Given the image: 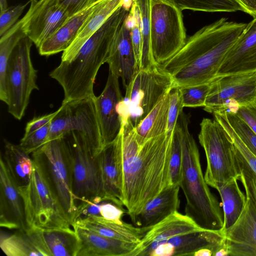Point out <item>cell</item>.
Instances as JSON below:
<instances>
[{
  "label": "cell",
  "mask_w": 256,
  "mask_h": 256,
  "mask_svg": "<svg viewBox=\"0 0 256 256\" xmlns=\"http://www.w3.org/2000/svg\"><path fill=\"white\" fill-rule=\"evenodd\" d=\"M122 202L135 224L146 204L169 185L172 136L166 132L140 144L130 118L122 124Z\"/></svg>",
  "instance_id": "1"
},
{
  "label": "cell",
  "mask_w": 256,
  "mask_h": 256,
  "mask_svg": "<svg viewBox=\"0 0 256 256\" xmlns=\"http://www.w3.org/2000/svg\"><path fill=\"white\" fill-rule=\"evenodd\" d=\"M246 26L222 18L186 39L181 49L161 66L176 86L211 82Z\"/></svg>",
  "instance_id": "2"
},
{
  "label": "cell",
  "mask_w": 256,
  "mask_h": 256,
  "mask_svg": "<svg viewBox=\"0 0 256 256\" xmlns=\"http://www.w3.org/2000/svg\"><path fill=\"white\" fill-rule=\"evenodd\" d=\"M190 122V115L182 112L176 124L181 139L182 162L179 186L186 200L185 214L203 229L221 230L224 224L223 212L204 180L198 148L189 131Z\"/></svg>",
  "instance_id": "3"
},
{
  "label": "cell",
  "mask_w": 256,
  "mask_h": 256,
  "mask_svg": "<svg viewBox=\"0 0 256 256\" xmlns=\"http://www.w3.org/2000/svg\"><path fill=\"white\" fill-rule=\"evenodd\" d=\"M112 37L99 29L70 58L61 60L50 76L62 86V102L94 96V84L100 66L106 62Z\"/></svg>",
  "instance_id": "4"
},
{
  "label": "cell",
  "mask_w": 256,
  "mask_h": 256,
  "mask_svg": "<svg viewBox=\"0 0 256 256\" xmlns=\"http://www.w3.org/2000/svg\"><path fill=\"white\" fill-rule=\"evenodd\" d=\"M174 86L172 76L160 66L138 70L125 88L118 104L122 120L130 118L135 128Z\"/></svg>",
  "instance_id": "5"
},
{
  "label": "cell",
  "mask_w": 256,
  "mask_h": 256,
  "mask_svg": "<svg viewBox=\"0 0 256 256\" xmlns=\"http://www.w3.org/2000/svg\"><path fill=\"white\" fill-rule=\"evenodd\" d=\"M34 162V169L29 182L18 188L24 202L28 230L72 228L70 219L40 166Z\"/></svg>",
  "instance_id": "6"
},
{
  "label": "cell",
  "mask_w": 256,
  "mask_h": 256,
  "mask_svg": "<svg viewBox=\"0 0 256 256\" xmlns=\"http://www.w3.org/2000/svg\"><path fill=\"white\" fill-rule=\"evenodd\" d=\"M200 126L198 140L206 158L204 178L207 184L217 190L232 178L239 180L241 172L229 134L215 119L204 118Z\"/></svg>",
  "instance_id": "7"
},
{
  "label": "cell",
  "mask_w": 256,
  "mask_h": 256,
  "mask_svg": "<svg viewBox=\"0 0 256 256\" xmlns=\"http://www.w3.org/2000/svg\"><path fill=\"white\" fill-rule=\"evenodd\" d=\"M32 154L72 224L77 205L72 188V155L66 137L48 141Z\"/></svg>",
  "instance_id": "8"
},
{
  "label": "cell",
  "mask_w": 256,
  "mask_h": 256,
  "mask_svg": "<svg viewBox=\"0 0 256 256\" xmlns=\"http://www.w3.org/2000/svg\"><path fill=\"white\" fill-rule=\"evenodd\" d=\"M95 96L62 102L51 121L47 142L68 132H76L90 155L94 158L104 147Z\"/></svg>",
  "instance_id": "9"
},
{
  "label": "cell",
  "mask_w": 256,
  "mask_h": 256,
  "mask_svg": "<svg viewBox=\"0 0 256 256\" xmlns=\"http://www.w3.org/2000/svg\"><path fill=\"white\" fill-rule=\"evenodd\" d=\"M32 42L27 36L20 40L8 61L6 74V90L8 112L20 120L24 115L30 94L38 90L37 70L30 57Z\"/></svg>",
  "instance_id": "10"
},
{
  "label": "cell",
  "mask_w": 256,
  "mask_h": 256,
  "mask_svg": "<svg viewBox=\"0 0 256 256\" xmlns=\"http://www.w3.org/2000/svg\"><path fill=\"white\" fill-rule=\"evenodd\" d=\"M186 40L182 11L162 0H151L150 42L154 64H164Z\"/></svg>",
  "instance_id": "11"
},
{
  "label": "cell",
  "mask_w": 256,
  "mask_h": 256,
  "mask_svg": "<svg viewBox=\"0 0 256 256\" xmlns=\"http://www.w3.org/2000/svg\"><path fill=\"white\" fill-rule=\"evenodd\" d=\"M64 136L72 155V188L76 205L82 202L106 200L96 158L90 155L78 132L72 131Z\"/></svg>",
  "instance_id": "12"
},
{
  "label": "cell",
  "mask_w": 256,
  "mask_h": 256,
  "mask_svg": "<svg viewBox=\"0 0 256 256\" xmlns=\"http://www.w3.org/2000/svg\"><path fill=\"white\" fill-rule=\"evenodd\" d=\"M256 102V72L216 78L206 98L204 110L214 114H235L242 106Z\"/></svg>",
  "instance_id": "13"
},
{
  "label": "cell",
  "mask_w": 256,
  "mask_h": 256,
  "mask_svg": "<svg viewBox=\"0 0 256 256\" xmlns=\"http://www.w3.org/2000/svg\"><path fill=\"white\" fill-rule=\"evenodd\" d=\"M69 18L60 0H30V8L22 18V27L38 48Z\"/></svg>",
  "instance_id": "14"
},
{
  "label": "cell",
  "mask_w": 256,
  "mask_h": 256,
  "mask_svg": "<svg viewBox=\"0 0 256 256\" xmlns=\"http://www.w3.org/2000/svg\"><path fill=\"white\" fill-rule=\"evenodd\" d=\"M202 230L191 218L176 211L150 227L128 256H150L158 246L170 239Z\"/></svg>",
  "instance_id": "15"
},
{
  "label": "cell",
  "mask_w": 256,
  "mask_h": 256,
  "mask_svg": "<svg viewBox=\"0 0 256 256\" xmlns=\"http://www.w3.org/2000/svg\"><path fill=\"white\" fill-rule=\"evenodd\" d=\"M122 132L110 142L104 146L95 157L100 174L106 200L122 208Z\"/></svg>",
  "instance_id": "16"
},
{
  "label": "cell",
  "mask_w": 256,
  "mask_h": 256,
  "mask_svg": "<svg viewBox=\"0 0 256 256\" xmlns=\"http://www.w3.org/2000/svg\"><path fill=\"white\" fill-rule=\"evenodd\" d=\"M118 78L109 70L104 90L94 98L104 146L114 140L122 128L118 104L124 96L120 90Z\"/></svg>",
  "instance_id": "17"
},
{
  "label": "cell",
  "mask_w": 256,
  "mask_h": 256,
  "mask_svg": "<svg viewBox=\"0 0 256 256\" xmlns=\"http://www.w3.org/2000/svg\"><path fill=\"white\" fill-rule=\"evenodd\" d=\"M245 206L236 222L222 231L226 238L230 256H256V205L246 194Z\"/></svg>",
  "instance_id": "18"
},
{
  "label": "cell",
  "mask_w": 256,
  "mask_h": 256,
  "mask_svg": "<svg viewBox=\"0 0 256 256\" xmlns=\"http://www.w3.org/2000/svg\"><path fill=\"white\" fill-rule=\"evenodd\" d=\"M256 72V16L228 52L216 78Z\"/></svg>",
  "instance_id": "19"
},
{
  "label": "cell",
  "mask_w": 256,
  "mask_h": 256,
  "mask_svg": "<svg viewBox=\"0 0 256 256\" xmlns=\"http://www.w3.org/2000/svg\"><path fill=\"white\" fill-rule=\"evenodd\" d=\"M0 225L2 227L20 232L28 230L22 198L2 156L0 158Z\"/></svg>",
  "instance_id": "20"
},
{
  "label": "cell",
  "mask_w": 256,
  "mask_h": 256,
  "mask_svg": "<svg viewBox=\"0 0 256 256\" xmlns=\"http://www.w3.org/2000/svg\"><path fill=\"white\" fill-rule=\"evenodd\" d=\"M32 242L42 256H76L78 238L73 228L28 229Z\"/></svg>",
  "instance_id": "21"
},
{
  "label": "cell",
  "mask_w": 256,
  "mask_h": 256,
  "mask_svg": "<svg viewBox=\"0 0 256 256\" xmlns=\"http://www.w3.org/2000/svg\"><path fill=\"white\" fill-rule=\"evenodd\" d=\"M106 63L109 66L110 71L121 78L124 88L139 70L131 30L126 26L124 22L112 42Z\"/></svg>",
  "instance_id": "22"
},
{
  "label": "cell",
  "mask_w": 256,
  "mask_h": 256,
  "mask_svg": "<svg viewBox=\"0 0 256 256\" xmlns=\"http://www.w3.org/2000/svg\"><path fill=\"white\" fill-rule=\"evenodd\" d=\"M106 0H97L92 4L70 17L38 47L40 55L49 56L66 50L72 43L86 20Z\"/></svg>",
  "instance_id": "23"
},
{
  "label": "cell",
  "mask_w": 256,
  "mask_h": 256,
  "mask_svg": "<svg viewBox=\"0 0 256 256\" xmlns=\"http://www.w3.org/2000/svg\"><path fill=\"white\" fill-rule=\"evenodd\" d=\"M72 228L79 241L76 256H128L138 244L110 238L78 226Z\"/></svg>",
  "instance_id": "24"
},
{
  "label": "cell",
  "mask_w": 256,
  "mask_h": 256,
  "mask_svg": "<svg viewBox=\"0 0 256 256\" xmlns=\"http://www.w3.org/2000/svg\"><path fill=\"white\" fill-rule=\"evenodd\" d=\"M72 226L87 229L113 239L135 244L140 242L150 228L136 227L124 222L117 223L98 217L77 220Z\"/></svg>",
  "instance_id": "25"
},
{
  "label": "cell",
  "mask_w": 256,
  "mask_h": 256,
  "mask_svg": "<svg viewBox=\"0 0 256 256\" xmlns=\"http://www.w3.org/2000/svg\"><path fill=\"white\" fill-rule=\"evenodd\" d=\"M180 188L178 185L168 186L148 202L138 215L135 225L151 227L178 211L180 206Z\"/></svg>",
  "instance_id": "26"
},
{
  "label": "cell",
  "mask_w": 256,
  "mask_h": 256,
  "mask_svg": "<svg viewBox=\"0 0 256 256\" xmlns=\"http://www.w3.org/2000/svg\"><path fill=\"white\" fill-rule=\"evenodd\" d=\"M224 240L221 230L204 229L174 237L167 242L173 248L172 256H194L198 250L207 248L212 251L214 256Z\"/></svg>",
  "instance_id": "27"
},
{
  "label": "cell",
  "mask_w": 256,
  "mask_h": 256,
  "mask_svg": "<svg viewBox=\"0 0 256 256\" xmlns=\"http://www.w3.org/2000/svg\"><path fill=\"white\" fill-rule=\"evenodd\" d=\"M124 2V0H106L84 22L74 41L63 52L61 60H68L74 56L106 20L123 6Z\"/></svg>",
  "instance_id": "28"
},
{
  "label": "cell",
  "mask_w": 256,
  "mask_h": 256,
  "mask_svg": "<svg viewBox=\"0 0 256 256\" xmlns=\"http://www.w3.org/2000/svg\"><path fill=\"white\" fill-rule=\"evenodd\" d=\"M4 160L14 182L18 188L26 186L34 169V162L20 145L4 140Z\"/></svg>",
  "instance_id": "29"
},
{
  "label": "cell",
  "mask_w": 256,
  "mask_h": 256,
  "mask_svg": "<svg viewBox=\"0 0 256 256\" xmlns=\"http://www.w3.org/2000/svg\"><path fill=\"white\" fill-rule=\"evenodd\" d=\"M169 92L135 127L136 138L140 144H142L150 138L166 132Z\"/></svg>",
  "instance_id": "30"
},
{
  "label": "cell",
  "mask_w": 256,
  "mask_h": 256,
  "mask_svg": "<svg viewBox=\"0 0 256 256\" xmlns=\"http://www.w3.org/2000/svg\"><path fill=\"white\" fill-rule=\"evenodd\" d=\"M238 180L232 178L216 190L223 206L224 224L221 231L228 230L236 222L246 204V195L240 188Z\"/></svg>",
  "instance_id": "31"
},
{
  "label": "cell",
  "mask_w": 256,
  "mask_h": 256,
  "mask_svg": "<svg viewBox=\"0 0 256 256\" xmlns=\"http://www.w3.org/2000/svg\"><path fill=\"white\" fill-rule=\"evenodd\" d=\"M22 18L0 38V99L8 102L6 74L8 61L15 46L26 36L22 27Z\"/></svg>",
  "instance_id": "32"
},
{
  "label": "cell",
  "mask_w": 256,
  "mask_h": 256,
  "mask_svg": "<svg viewBox=\"0 0 256 256\" xmlns=\"http://www.w3.org/2000/svg\"><path fill=\"white\" fill-rule=\"evenodd\" d=\"M140 17L141 38V60L139 70L150 68L155 64L152 56L150 42L151 0H133Z\"/></svg>",
  "instance_id": "33"
},
{
  "label": "cell",
  "mask_w": 256,
  "mask_h": 256,
  "mask_svg": "<svg viewBox=\"0 0 256 256\" xmlns=\"http://www.w3.org/2000/svg\"><path fill=\"white\" fill-rule=\"evenodd\" d=\"M182 11L190 10L204 12H246L236 0H162Z\"/></svg>",
  "instance_id": "34"
},
{
  "label": "cell",
  "mask_w": 256,
  "mask_h": 256,
  "mask_svg": "<svg viewBox=\"0 0 256 256\" xmlns=\"http://www.w3.org/2000/svg\"><path fill=\"white\" fill-rule=\"evenodd\" d=\"M0 247L8 256H42L26 232L8 234L1 232Z\"/></svg>",
  "instance_id": "35"
},
{
  "label": "cell",
  "mask_w": 256,
  "mask_h": 256,
  "mask_svg": "<svg viewBox=\"0 0 256 256\" xmlns=\"http://www.w3.org/2000/svg\"><path fill=\"white\" fill-rule=\"evenodd\" d=\"M213 114L214 119L221 124L229 134L234 145L240 169L248 170L256 176V157L237 136L222 115L218 113Z\"/></svg>",
  "instance_id": "36"
},
{
  "label": "cell",
  "mask_w": 256,
  "mask_h": 256,
  "mask_svg": "<svg viewBox=\"0 0 256 256\" xmlns=\"http://www.w3.org/2000/svg\"><path fill=\"white\" fill-rule=\"evenodd\" d=\"M215 113L223 116L237 136L256 157V134L248 126L234 113L226 112Z\"/></svg>",
  "instance_id": "37"
},
{
  "label": "cell",
  "mask_w": 256,
  "mask_h": 256,
  "mask_svg": "<svg viewBox=\"0 0 256 256\" xmlns=\"http://www.w3.org/2000/svg\"><path fill=\"white\" fill-rule=\"evenodd\" d=\"M182 162L180 134L178 128L176 125L172 132L170 158V186L180 185L182 177Z\"/></svg>",
  "instance_id": "38"
},
{
  "label": "cell",
  "mask_w": 256,
  "mask_h": 256,
  "mask_svg": "<svg viewBox=\"0 0 256 256\" xmlns=\"http://www.w3.org/2000/svg\"><path fill=\"white\" fill-rule=\"evenodd\" d=\"M211 82L178 87L184 107H204L206 98L210 90Z\"/></svg>",
  "instance_id": "39"
},
{
  "label": "cell",
  "mask_w": 256,
  "mask_h": 256,
  "mask_svg": "<svg viewBox=\"0 0 256 256\" xmlns=\"http://www.w3.org/2000/svg\"><path fill=\"white\" fill-rule=\"evenodd\" d=\"M170 104L166 134L170 135L176 127L178 117L183 112L184 108L180 88L174 86L170 90Z\"/></svg>",
  "instance_id": "40"
},
{
  "label": "cell",
  "mask_w": 256,
  "mask_h": 256,
  "mask_svg": "<svg viewBox=\"0 0 256 256\" xmlns=\"http://www.w3.org/2000/svg\"><path fill=\"white\" fill-rule=\"evenodd\" d=\"M51 122L32 134L24 136L20 146L26 152L32 154L47 142Z\"/></svg>",
  "instance_id": "41"
},
{
  "label": "cell",
  "mask_w": 256,
  "mask_h": 256,
  "mask_svg": "<svg viewBox=\"0 0 256 256\" xmlns=\"http://www.w3.org/2000/svg\"><path fill=\"white\" fill-rule=\"evenodd\" d=\"M29 2L8 7L0 12V37L15 24Z\"/></svg>",
  "instance_id": "42"
},
{
  "label": "cell",
  "mask_w": 256,
  "mask_h": 256,
  "mask_svg": "<svg viewBox=\"0 0 256 256\" xmlns=\"http://www.w3.org/2000/svg\"><path fill=\"white\" fill-rule=\"evenodd\" d=\"M235 114L256 134V102L240 106Z\"/></svg>",
  "instance_id": "43"
},
{
  "label": "cell",
  "mask_w": 256,
  "mask_h": 256,
  "mask_svg": "<svg viewBox=\"0 0 256 256\" xmlns=\"http://www.w3.org/2000/svg\"><path fill=\"white\" fill-rule=\"evenodd\" d=\"M240 180L245 189L246 194H248L256 205V176L248 170L240 168Z\"/></svg>",
  "instance_id": "44"
},
{
  "label": "cell",
  "mask_w": 256,
  "mask_h": 256,
  "mask_svg": "<svg viewBox=\"0 0 256 256\" xmlns=\"http://www.w3.org/2000/svg\"><path fill=\"white\" fill-rule=\"evenodd\" d=\"M97 0H60L69 17L86 8Z\"/></svg>",
  "instance_id": "45"
},
{
  "label": "cell",
  "mask_w": 256,
  "mask_h": 256,
  "mask_svg": "<svg viewBox=\"0 0 256 256\" xmlns=\"http://www.w3.org/2000/svg\"><path fill=\"white\" fill-rule=\"evenodd\" d=\"M58 109L52 113L34 118L27 122L24 136H26L50 122L58 112Z\"/></svg>",
  "instance_id": "46"
},
{
  "label": "cell",
  "mask_w": 256,
  "mask_h": 256,
  "mask_svg": "<svg viewBox=\"0 0 256 256\" xmlns=\"http://www.w3.org/2000/svg\"><path fill=\"white\" fill-rule=\"evenodd\" d=\"M131 34L133 48L140 69L142 51L140 17L137 24L131 30Z\"/></svg>",
  "instance_id": "47"
},
{
  "label": "cell",
  "mask_w": 256,
  "mask_h": 256,
  "mask_svg": "<svg viewBox=\"0 0 256 256\" xmlns=\"http://www.w3.org/2000/svg\"><path fill=\"white\" fill-rule=\"evenodd\" d=\"M244 8L246 12L254 18L256 16V0H236Z\"/></svg>",
  "instance_id": "48"
},
{
  "label": "cell",
  "mask_w": 256,
  "mask_h": 256,
  "mask_svg": "<svg viewBox=\"0 0 256 256\" xmlns=\"http://www.w3.org/2000/svg\"><path fill=\"white\" fill-rule=\"evenodd\" d=\"M212 256V252L209 249L202 248L194 252V256Z\"/></svg>",
  "instance_id": "49"
},
{
  "label": "cell",
  "mask_w": 256,
  "mask_h": 256,
  "mask_svg": "<svg viewBox=\"0 0 256 256\" xmlns=\"http://www.w3.org/2000/svg\"><path fill=\"white\" fill-rule=\"evenodd\" d=\"M6 0H0V12H2L8 8Z\"/></svg>",
  "instance_id": "50"
},
{
  "label": "cell",
  "mask_w": 256,
  "mask_h": 256,
  "mask_svg": "<svg viewBox=\"0 0 256 256\" xmlns=\"http://www.w3.org/2000/svg\"></svg>",
  "instance_id": "51"
}]
</instances>
